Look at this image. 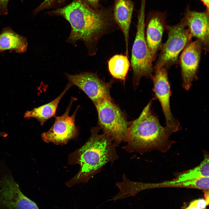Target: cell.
I'll return each mask as SVG.
<instances>
[{
  "label": "cell",
  "instance_id": "1",
  "mask_svg": "<svg viewBox=\"0 0 209 209\" xmlns=\"http://www.w3.org/2000/svg\"><path fill=\"white\" fill-rule=\"evenodd\" d=\"M51 16H62L70 24L71 30L66 40L74 46L78 41L84 42L89 55L96 53L97 45L104 35L117 28L113 17L112 6L95 9L86 0H74L66 6L50 11Z\"/></svg>",
  "mask_w": 209,
  "mask_h": 209
},
{
  "label": "cell",
  "instance_id": "2",
  "mask_svg": "<svg viewBox=\"0 0 209 209\" xmlns=\"http://www.w3.org/2000/svg\"><path fill=\"white\" fill-rule=\"evenodd\" d=\"M99 126L92 128L88 140L74 153L76 162L80 166L79 172L67 183L71 186L81 182H86L99 172L107 164L119 158L117 146L112 138L103 133L100 134Z\"/></svg>",
  "mask_w": 209,
  "mask_h": 209
},
{
  "label": "cell",
  "instance_id": "3",
  "mask_svg": "<svg viewBox=\"0 0 209 209\" xmlns=\"http://www.w3.org/2000/svg\"><path fill=\"white\" fill-rule=\"evenodd\" d=\"M152 103L150 101L139 117L129 125L128 138L123 147L128 152L142 154L154 149L163 152L170 146L165 127L151 110Z\"/></svg>",
  "mask_w": 209,
  "mask_h": 209
},
{
  "label": "cell",
  "instance_id": "4",
  "mask_svg": "<svg viewBox=\"0 0 209 209\" xmlns=\"http://www.w3.org/2000/svg\"><path fill=\"white\" fill-rule=\"evenodd\" d=\"M146 0H141L138 13V22L135 39L132 46L131 65L133 72V82L135 87L143 77L152 79L153 62L145 35V10Z\"/></svg>",
  "mask_w": 209,
  "mask_h": 209
},
{
  "label": "cell",
  "instance_id": "5",
  "mask_svg": "<svg viewBox=\"0 0 209 209\" xmlns=\"http://www.w3.org/2000/svg\"><path fill=\"white\" fill-rule=\"evenodd\" d=\"M95 106L99 127L103 133L109 136L117 146L122 142L126 143L129 124L120 109L111 100H101Z\"/></svg>",
  "mask_w": 209,
  "mask_h": 209
},
{
  "label": "cell",
  "instance_id": "6",
  "mask_svg": "<svg viewBox=\"0 0 209 209\" xmlns=\"http://www.w3.org/2000/svg\"><path fill=\"white\" fill-rule=\"evenodd\" d=\"M166 30L168 38L162 44L153 69L164 68L168 69L172 65L177 64L181 52L192 40L183 17L176 25H167Z\"/></svg>",
  "mask_w": 209,
  "mask_h": 209
},
{
  "label": "cell",
  "instance_id": "7",
  "mask_svg": "<svg viewBox=\"0 0 209 209\" xmlns=\"http://www.w3.org/2000/svg\"><path fill=\"white\" fill-rule=\"evenodd\" d=\"M0 209H39L22 192L5 163L0 161Z\"/></svg>",
  "mask_w": 209,
  "mask_h": 209
},
{
  "label": "cell",
  "instance_id": "8",
  "mask_svg": "<svg viewBox=\"0 0 209 209\" xmlns=\"http://www.w3.org/2000/svg\"><path fill=\"white\" fill-rule=\"evenodd\" d=\"M152 80L155 97L159 102L166 121V134L169 137L174 132L181 129L179 121L173 116L171 110L170 99L171 94L168 70L164 68H155Z\"/></svg>",
  "mask_w": 209,
  "mask_h": 209
},
{
  "label": "cell",
  "instance_id": "9",
  "mask_svg": "<svg viewBox=\"0 0 209 209\" xmlns=\"http://www.w3.org/2000/svg\"><path fill=\"white\" fill-rule=\"evenodd\" d=\"M65 75L68 83L83 91L95 105L104 99L111 100L110 91L112 80L105 82L95 73L89 72L75 75L66 73Z\"/></svg>",
  "mask_w": 209,
  "mask_h": 209
},
{
  "label": "cell",
  "instance_id": "10",
  "mask_svg": "<svg viewBox=\"0 0 209 209\" xmlns=\"http://www.w3.org/2000/svg\"><path fill=\"white\" fill-rule=\"evenodd\" d=\"M74 100V98H71L65 112L60 116H55L54 122L51 128L42 134V137L44 141L62 144L77 136L78 129L75 125V119L79 107H78L72 115H69Z\"/></svg>",
  "mask_w": 209,
  "mask_h": 209
},
{
  "label": "cell",
  "instance_id": "11",
  "mask_svg": "<svg viewBox=\"0 0 209 209\" xmlns=\"http://www.w3.org/2000/svg\"><path fill=\"white\" fill-rule=\"evenodd\" d=\"M203 48L197 40L190 41L181 52L179 58L182 86L186 90L190 88L192 82L197 79V73Z\"/></svg>",
  "mask_w": 209,
  "mask_h": 209
},
{
  "label": "cell",
  "instance_id": "12",
  "mask_svg": "<svg viewBox=\"0 0 209 209\" xmlns=\"http://www.w3.org/2000/svg\"><path fill=\"white\" fill-rule=\"evenodd\" d=\"M167 12L152 11L147 15L145 26V38L153 62L160 50L163 33L166 30Z\"/></svg>",
  "mask_w": 209,
  "mask_h": 209
},
{
  "label": "cell",
  "instance_id": "13",
  "mask_svg": "<svg viewBox=\"0 0 209 209\" xmlns=\"http://www.w3.org/2000/svg\"><path fill=\"white\" fill-rule=\"evenodd\" d=\"M183 18L191 37L196 38L201 42L203 50L206 53L209 51V11H191L188 6Z\"/></svg>",
  "mask_w": 209,
  "mask_h": 209
},
{
  "label": "cell",
  "instance_id": "14",
  "mask_svg": "<svg viewBox=\"0 0 209 209\" xmlns=\"http://www.w3.org/2000/svg\"><path fill=\"white\" fill-rule=\"evenodd\" d=\"M112 5L113 19L124 35L126 55L128 56L129 31L134 3L132 0H113Z\"/></svg>",
  "mask_w": 209,
  "mask_h": 209
},
{
  "label": "cell",
  "instance_id": "15",
  "mask_svg": "<svg viewBox=\"0 0 209 209\" xmlns=\"http://www.w3.org/2000/svg\"><path fill=\"white\" fill-rule=\"evenodd\" d=\"M26 38L15 32L10 27L3 28L0 34V53L6 50L21 53L27 50Z\"/></svg>",
  "mask_w": 209,
  "mask_h": 209
},
{
  "label": "cell",
  "instance_id": "16",
  "mask_svg": "<svg viewBox=\"0 0 209 209\" xmlns=\"http://www.w3.org/2000/svg\"><path fill=\"white\" fill-rule=\"evenodd\" d=\"M71 86L68 82L63 91L57 97L48 103L26 111L24 117L28 118H34L41 125H43L48 119L55 116L56 110L60 101Z\"/></svg>",
  "mask_w": 209,
  "mask_h": 209
},
{
  "label": "cell",
  "instance_id": "17",
  "mask_svg": "<svg viewBox=\"0 0 209 209\" xmlns=\"http://www.w3.org/2000/svg\"><path fill=\"white\" fill-rule=\"evenodd\" d=\"M130 63L128 56L117 54L112 57L108 62V68L113 78L125 80L128 73Z\"/></svg>",
  "mask_w": 209,
  "mask_h": 209
},
{
  "label": "cell",
  "instance_id": "18",
  "mask_svg": "<svg viewBox=\"0 0 209 209\" xmlns=\"http://www.w3.org/2000/svg\"><path fill=\"white\" fill-rule=\"evenodd\" d=\"M209 161L208 156L205 155L203 160L199 165L180 174L173 181L178 182L201 177H209Z\"/></svg>",
  "mask_w": 209,
  "mask_h": 209
},
{
  "label": "cell",
  "instance_id": "19",
  "mask_svg": "<svg viewBox=\"0 0 209 209\" xmlns=\"http://www.w3.org/2000/svg\"><path fill=\"white\" fill-rule=\"evenodd\" d=\"M166 185L209 190V177H201L184 181H173L165 183Z\"/></svg>",
  "mask_w": 209,
  "mask_h": 209
},
{
  "label": "cell",
  "instance_id": "20",
  "mask_svg": "<svg viewBox=\"0 0 209 209\" xmlns=\"http://www.w3.org/2000/svg\"><path fill=\"white\" fill-rule=\"evenodd\" d=\"M66 0H44L34 10V12L37 14L46 9L56 6H60L63 4Z\"/></svg>",
  "mask_w": 209,
  "mask_h": 209
},
{
  "label": "cell",
  "instance_id": "21",
  "mask_svg": "<svg viewBox=\"0 0 209 209\" xmlns=\"http://www.w3.org/2000/svg\"><path fill=\"white\" fill-rule=\"evenodd\" d=\"M10 0H0V15L8 13V3Z\"/></svg>",
  "mask_w": 209,
  "mask_h": 209
},
{
  "label": "cell",
  "instance_id": "22",
  "mask_svg": "<svg viewBox=\"0 0 209 209\" xmlns=\"http://www.w3.org/2000/svg\"><path fill=\"white\" fill-rule=\"evenodd\" d=\"M192 201L198 209H206L208 205L206 200L204 199H199Z\"/></svg>",
  "mask_w": 209,
  "mask_h": 209
},
{
  "label": "cell",
  "instance_id": "23",
  "mask_svg": "<svg viewBox=\"0 0 209 209\" xmlns=\"http://www.w3.org/2000/svg\"><path fill=\"white\" fill-rule=\"evenodd\" d=\"M100 0H86L87 3L90 6L95 9L98 8L100 7L101 6L99 3Z\"/></svg>",
  "mask_w": 209,
  "mask_h": 209
},
{
  "label": "cell",
  "instance_id": "24",
  "mask_svg": "<svg viewBox=\"0 0 209 209\" xmlns=\"http://www.w3.org/2000/svg\"><path fill=\"white\" fill-rule=\"evenodd\" d=\"M204 195L205 199L208 205L209 204V190H204Z\"/></svg>",
  "mask_w": 209,
  "mask_h": 209
},
{
  "label": "cell",
  "instance_id": "25",
  "mask_svg": "<svg viewBox=\"0 0 209 209\" xmlns=\"http://www.w3.org/2000/svg\"><path fill=\"white\" fill-rule=\"evenodd\" d=\"M206 7V9L209 10V0H200Z\"/></svg>",
  "mask_w": 209,
  "mask_h": 209
},
{
  "label": "cell",
  "instance_id": "26",
  "mask_svg": "<svg viewBox=\"0 0 209 209\" xmlns=\"http://www.w3.org/2000/svg\"><path fill=\"white\" fill-rule=\"evenodd\" d=\"M185 209H198L192 201H191L189 206Z\"/></svg>",
  "mask_w": 209,
  "mask_h": 209
},
{
  "label": "cell",
  "instance_id": "27",
  "mask_svg": "<svg viewBox=\"0 0 209 209\" xmlns=\"http://www.w3.org/2000/svg\"><path fill=\"white\" fill-rule=\"evenodd\" d=\"M7 136V134L5 132L0 131V136L3 137H6Z\"/></svg>",
  "mask_w": 209,
  "mask_h": 209
},
{
  "label": "cell",
  "instance_id": "28",
  "mask_svg": "<svg viewBox=\"0 0 209 209\" xmlns=\"http://www.w3.org/2000/svg\"><path fill=\"white\" fill-rule=\"evenodd\" d=\"M23 0H21L22 2V1H23Z\"/></svg>",
  "mask_w": 209,
  "mask_h": 209
},
{
  "label": "cell",
  "instance_id": "29",
  "mask_svg": "<svg viewBox=\"0 0 209 209\" xmlns=\"http://www.w3.org/2000/svg\"></svg>",
  "mask_w": 209,
  "mask_h": 209
}]
</instances>
